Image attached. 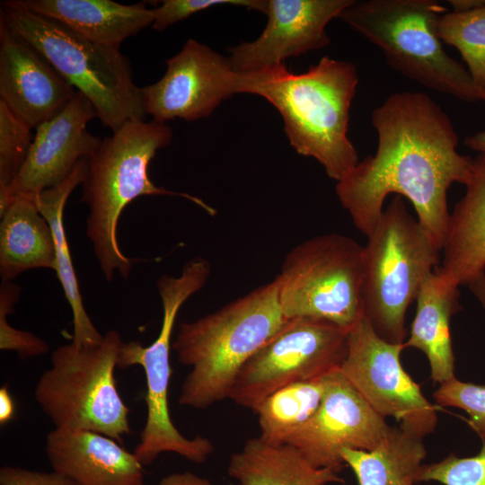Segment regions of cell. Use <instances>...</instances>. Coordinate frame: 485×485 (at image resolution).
I'll list each match as a JSON object with an SVG mask.
<instances>
[{
    "mask_svg": "<svg viewBox=\"0 0 485 485\" xmlns=\"http://www.w3.org/2000/svg\"><path fill=\"white\" fill-rule=\"evenodd\" d=\"M123 344L119 332L110 330L98 344L70 342L52 352L34 399L55 428L93 431L122 444L131 432L130 410L114 376Z\"/></svg>",
    "mask_w": 485,
    "mask_h": 485,
    "instance_id": "obj_7",
    "label": "cell"
},
{
    "mask_svg": "<svg viewBox=\"0 0 485 485\" xmlns=\"http://www.w3.org/2000/svg\"><path fill=\"white\" fill-rule=\"evenodd\" d=\"M45 452L52 471L78 485H145L144 466L134 453L105 435L54 428Z\"/></svg>",
    "mask_w": 485,
    "mask_h": 485,
    "instance_id": "obj_18",
    "label": "cell"
},
{
    "mask_svg": "<svg viewBox=\"0 0 485 485\" xmlns=\"http://www.w3.org/2000/svg\"><path fill=\"white\" fill-rule=\"evenodd\" d=\"M323 391L322 376L272 392L253 411L258 417L259 436L270 445L286 444L316 412Z\"/></svg>",
    "mask_w": 485,
    "mask_h": 485,
    "instance_id": "obj_26",
    "label": "cell"
},
{
    "mask_svg": "<svg viewBox=\"0 0 485 485\" xmlns=\"http://www.w3.org/2000/svg\"><path fill=\"white\" fill-rule=\"evenodd\" d=\"M440 40L461 54L475 86L485 94V5L446 12L436 25Z\"/></svg>",
    "mask_w": 485,
    "mask_h": 485,
    "instance_id": "obj_27",
    "label": "cell"
},
{
    "mask_svg": "<svg viewBox=\"0 0 485 485\" xmlns=\"http://www.w3.org/2000/svg\"><path fill=\"white\" fill-rule=\"evenodd\" d=\"M172 138V128L164 122L130 120L111 136L101 139L87 158V172L81 185V200L89 207L86 236L109 282L113 280L117 271L123 278H128L132 269V260L119 248L117 231L122 211L137 198L178 196L211 216L216 214L201 198L158 187L151 181L149 163Z\"/></svg>",
    "mask_w": 485,
    "mask_h": 485,
    "instance_id": "obj_4",
    "label": "cell"
},
{
    "mask_svg": "<svg viewBox=\"0 0 485 485\" xmlns=\"http://www.w3.org/2000/svg\"><path fill=\"white\" fill-rule=\"evenodd\" d=\"M447 8L435 0L353 1L339 19L376 46L403 76L466 102H485L467 68L445 50L436 25Z\"/></svg>",
    "mask_w": 485,
    "mask_h": 485,
    "instance_id": "obj_5",
    "label": "cell"
},
{
    "mask_svg": "<svg viewBox=\"0 0 485 485\" xmlns=\"http://www.w3.org/2000/svg\"><path fill=\"white\" fill-rule=\"evenodd\" d=\"M463 142L468 148L485 156V130L468 136Z\"/></svg>",
    "mask_w": 485,
    "mask_h": 485,
    "instance_id": "obj_36",
    "label": "cell"
},
{
    "mask_svg": "<svg viewBox=\"0 0 485 485\" xmlns=\"http://www.w3.org/2000/svg\"><path fill=\"white\" fill-rule=\"evenodd\" d=\"M1 15L93 105L112 132L144 120L141 88L119 48L93 42L56 20L2 4Z\"/></svg>",
    "mask_w": 485,
    "mask_h": 485,
    "instance_id": "obj_8",
    "label": "cell"
},
{
    "mask_svg": "<svg viewBox=\"0 0 485 485\" xmlns=\"http://www.w3.org/2000/svg\"><path fill=\"white\" fill-rule=\"evenodd\" d=\"M323 396L313 416L286 444L314 467L341 471L344 448L370 451L391 429L343 375L340 368L323 376Z\"/></svg>",
    "mask_w": 485,
    "mask_h": 485,
    "instance_id": "obj_13",
    "label": "cell"
},
{
    "mask_svg": "<svg viewBox=\"0 0 485 485\" xmlns=\"http://www.w3.org/2000/svg\"><path fill=\"white\" fill-rule=\"evenodd\" d=\"M348 330L312 319H291L243 366L229 399L254 411L275 391L340 368Z\"/></svg>",
    "mask_w": 485,
    "mask_h": 485,
    "instance_id": "obj_11",
    "label": "cell"
},
{
    "mask_svg": "<svg viewBox=\"0 0 485 485\" xmlns=\"http://www.w3.org/2000/svg\"><path fill=\"white\" fill-rule=\"evenodd\" d=\"M463 197L450 214L438 271L457 286L485 274V156L473 159Z\"/></svg>",
    "mask_w": 485,
    "mask_h": 485,
    "instance_id": "obj_20",
    "label": "cell"
},
{
    "mask_svg": "<svg viewBox=\"0 0 485 485\" xmlns=\"http://www.w3.org/2000/svg\"><path fill=\"white\" fill-rule=\"evenodd\" d=\"M358 84L351 62L323 57L302 74L285 64L237 73L236 93L266 99L281 114L291 146L314 158L339 181L359 162L348 137L349 110Z\"/></svg>",
    "mask_w": 485,
    "mask_h": 485,
    "instance_id": "obj_2",
    "label": "cell"
},
{
    "mask_svg": "<svg viewBox=\"0 0 485 485\" xmlns=\"http://www.w3.org/2000/svg\"><path fill=\"white\" fill-rule=\"evenodd\" d=\"M354 0H268V22L259 38L228 49L236 73L283 65L330 44L326 26Z\"/></svg>",
    "mask_w": 485,
    "mask_h": 485,
    "instance_id": "obj_16",
    "label": "cell"
},
{
    "mask_svg": "<svg viewBox=\"0 0 485 485\" xmlns=\"http://www.w3.org/2000/svg\"><path fill=\"white\" fill-rule=\"evenodd\" d=\"M468 287L485 308V274L471 283Z\"/></svg>",
    "mask_w": 485,
    "mask_h": 485,
    "instance_id": "obj_38",
    "label": "cell"
},
{
    "mask_svg": "<svg viewBox=\"0 0 485 485\" xmlns=\"http://www.w3.org/2000/svg\"><path fill=\"white\" fill-rule=\"evenodd\" d=\"M448 3L455 12L471 11L485 5V0H449Z\"/></svg>",
    "mask_w": 485,
    "mask_h": 485,
    "instance_id": "obj_37",
    "label": "cell"
},
{
    "mask_svg": "<svg viewBox=\"0 0 485 485\" xmlns=\"http://www.w3.org/2000/svg\"><path fill=\"white\" fill-rule=\"evenodd\" d=\"M404 344L380 338L361 315L348 332L346 357L340 372L384 419L423 439L437 425L436 406L423 394L401 362Z\"/></svg>",
    "mask_w": 485,
    "mask_h": 485,
    "instance_id": "obj_12",
    "label": "cell"
},
{
    "mask_svg": "<svg viewBox=\"0 0 485 485\" xmlns=\"http://www.w3.org/2000/svg\"><path fill=\"white\" fill-rule=\"evenodd\" d=\"M377 134L373 155L337 181L336 194L366 237L379 223L390 194L405 197L441 251L450 213L447 191L470 181L473 159L458 153V135L442 107L427 93L397 92L372 111Z\"/></svg>",
    "mask_w": 485,
    "mask_h": 485,
    "instance_id": "obj_1",
    "label": "cell"
},
{
    "mask_svg": "<svg viewBox=\"0 0 485 485\" xmlns=\"http://www.w3.org/2000/svg\"><path fill=\"white\" fill-rule=\"evenodd\" d=\"M32 128L0 100V195L14 181L26 160Z\"/></svg>",
    "mask_w": 485,
    "mask_h": 485,
    "instance_id": "obj_28",
    "label": "cell"
},
{
    "mask_svg": "<svg viewBox=\"0 0 485 485\" xmlns=\"http://www.w3.org/2000/svg\"><path fill=\"white\" fill-rule=\"evenodd\" d=\"M94 118L93 105L76 91L54 117L35 128L25 162L8 190L0 195V213L16 196L36 197L61 183L92 154L101 141L87 129Z\"/></svg>",
    "mask_w": 485,
    "mask_h": 485,
    "instance_id": "obj_15",
    "label": "cell"
},
{
    "mask_svg": "<svg viewBox=\"0 0 485 485\" xmlns=\"http://www.w3.org/2000/svg\"><path fill=\"white\" fill-rule=\"evenodd\" d=\"M0 275L13 281L34 269L56 271L53 233L40 212L35 197L16 196L0 213Z\"/></svg>",
    "mask_w": 485,
    "mask_h": 485,
    "instance_id": "obj_22",
    "label": "cell"
},
{
    "mask_svg": "<svg viewBox=\"0 0 485 485\" xmlns=\"http://www.w3.org/2000/svg\"><path fill=\"white\" fill-rule=\"evenodd\" d=\"M364 246L362 315L384 340L402 344L405 315L441 251L400 196L384 209Z\"/></svg>",
    "mask_w": 485,
    "mask_h": 485,
    "instance_id": "obj_6",
    "label": "cell"
},
{
    "mask_svg": "<svg viewBox=\"0 0 485 485\" xmlns=\"http://www.w3.org/2000/svg\"><path fill=\"white\" fill-rule=\"evenodd\" d=\"M211 274V265L202 257L186 262L179 276L162 275L156 281L162 302L163 322L157 338L147 347L139 341L124 342L119 368L140 366L146 383V419L134 454L143 466L150 465L163 453H173L194 463H203L215 446L207 437L184 436L173 424L169 410L172 375L170 352L172 335L183 304L201 290Z\"/></svg>",
    "mask_w": 485,
    "mask_h": 485,
    "instance_id": "obj_9",
    "label": "cell"
},
{
    "mask_svg": "<svg viewBox=\"0 0 485 485\" xmlns=\"http://www.w3.org/2000/svg\"><path fill=\"white\" fill-rule=\"evenodd\" d=\"M21 287L13 281L0 287V349L15 351L21 358L41 356L49 351L48 344L40 337L9 324L7 316L19 301Z\"/></svg>",
    "mask_w": 485,
    "mask_h": 485,
    "instance_id": "obj_30",
    "label": "cell"
},
{
    "mask_svg": "<svg viewBox=\"0 0 485 485\" xmlns=\"http://www.w3.org/2000/svg\"><path fill=\"white\" fill-rule=\"evenodd\" d=\"M433 397L441 407H454L465 411L470 428L485 441V384L463 382L455 376L440 384Z\"/></svg>",
    "mask_w": 485,
    "mask_h": 485,
    "instance_id": "obj_31",
    "label": "cell"
},
{
    "mask_svg": "<svg viewBox=\"0 0 485 485\" xmlns=\"http://www.w3.org/2000/svg\"><path fill=\"white\" fill-rule=\"evenodd\" d=\"M152 9V28L163 31L169 26L187 19L190 15L218 4H232L255 10L263 13L268 11V0H163Z\"/></svg>",
    "mask_w": 485,
    "mask_h": 485,
    "instance_id": "obj_32",
    "label": "cell"
},
{
    "mask_svg": "<svg viewBox=\"0 0 485 485\" xmlns=\"http://www.w3.org/2000/svg\"><path fill=\"white\" fill-rule=\"evenodd\" d=\"M459 286L437 268L423 281L416 297V313L405 348L423 352L428 361L430 378L443 384L454 375V354L450 332L452 316L461 309Z\"/></svg>",
    "mask_w": 485,
    "mask_h": 485,
    "instance_id": "obj_21",
    "label": "cell"
},
{
    "mask_svg": "<svg viewBox=\"0 0 485 485\" xmlns=\"http://www.w3.org/2000/svg\"><path fill=\"white\" fill-rule=\"evenodd\" d=\"M417 481H434L442 485H485V441L472 456L460 457L450 454L438 462L424 463Z\"/></svg>",
    "mask_w": 485,
    "mask_h": 485,
    "instance_id": "obj_29",
    "label": "cell"
},
{
    "mask_svg": "<svg viewBox=\"0 0 485 485\" xmlns=\"http://www.w3.org/2000/svg\"><path fill=\"white\" fill-rule=\"evenodd\" d=\"M364 246L347 235L314 236L291 249L274 278L285 317L349 330L362 315Z\"/></svg>",
    "mask_w": 485,
    "mask_h": 485,
    "instance_id": "obj_10",
    "label": "cell"
},
{
    "mask_svg": "<svg viewBox=\"0 0 485 485\" xmlns=\"http://www.w3.org/2000/svg\"><path fill=\"white\" fill-rule=\"evenodd\" d=\"M287 321L273 279L214 313L181 322L172 348L190 371L179 404L204 410L229 399L243 366Z\"/></svg>",
    "mask_w": 485,
    "mask_h": 485,
    "instance_id": "obj_3",
    "label": "cell"
},
{
    "mask_svg": "<svg viewBox=\"0 0 485 485\" xmlns=\"http://www.w3.org/2000/svg\"><path fill=\"white\" fill-rule=\"evenodd\" d=\"M86 172L87 158L83 159L61 183L35 197L38 208L48 220L53 233L56 272L73 313L72 342L78 346L98 344L103 339L84 308L64 226L66 203L73 190L82 185Z\"/></svg>",
    "mask_w": 485,
    "mask_h": 485,
    "instance_id": "obj_24",
    "label": "cell"
},
{
    "mask_svg": "<svg viewBox=\"0 0 485 485\" xmlns=\"http://www.w3.org/2000/svg\"><path fill=\"white\" fill-rule=\"evenodd\" d=\"M237 73L228 58L208 46L189 39L166 61L162 78L141 88L146 114L154 120L194 121L209 117L236 93Z\"/></svg>",
    "mask_w": 485,
    "mask_h": 485,
    "instance_id": "obj_14",
    "label": "cell"
},
{
    "mask_svg": "<svg viewBox=\"0 0 485 485\" xmlns=\"http://www.w3.org/2000/svg\"><path fill=\"white\" fill-rule=\"evenodd\" d=\"M158 485H213L207 479L190 472H174L161 479Z\"/></svg>",
    "mask_w": 485,
    "mask_h": 485,
    "instance_id": "obj_34",
    "label": "cell"
},
{
    "mask_svg": "<svg viewBox=\"0 0 485 485\" xmlns=\"http://www.w3.org/2000/svg\"><path fill=\"white\" fill-rule=\"evenodd\" d=\"M75 93L50 62L0 15V100L36 128Z\"/></svg>",
    "mask_w": 485,
    "mask_h": 485,
    "instance_id": "obj_17",
    "label": "cell"
},
{
    "mask_svg": "<svg viewBox=\"0 0 485 485\" xmlns=\"http://www.w3.org/2000/svg\"><path fill=\"white\" fill-rule=\"evenodd\" d=\"M340 471L312 465L288 444L270 445L260 436L246 440L232 454L228 475L237 485H328L344 483Z\"/></svg>",
    "mask_w": 485,
    "mask_h": 485,
    "instance_id": "obj_23",
    "label": "cell"
},
{
    "mask_svg": "<svg viewBox=\"0 0 485 485\" xmlns=\"http://www.w3.org/2000/svg\"><path fill=\"white\" fill-rule=\"evenodd\" d=\"M427 450L423 439L392 427L373 450L344 448L341 458L358 485H416Z\"/></svg>",
    "mask_w": 485,
    "mask_h": 485,
    "instance_id": "obj_25",
    "label": "cell"
},
{
    "mask_svg": "<svg viewBox=\"0 0 485 485\" xmlns=\"http://www.w3.org/2000/svg\"><path fill=\"white\" fill-rule=\"evenodd\" d=\"M0 485H78L54 471L37 472L18 466L0 468Z\"/></svg>",
    "mask_w": 485,
    "mask_h": 485,
    "instance_id": "obj_33",
    "label": "cell"
},
{
    "mask_svg": "<svg viewBox=\"0 0 485 485\" xmlns=\"http://www.w3.org/2000/svg\"><path fill=\"white\" fill-rule=\"evenodd\" d=\"M15 405L12 394L6 386L0 388V425L4 426L13 419Z\"/></svg>",
    "mask_w": 485,
    "mask_h": 485,
    "instance_id": "obj_35",
    "label": "cell"
},
{
    "mask_svg": "<svg viewBox=\"0 0 485 485\" xmlns=\"http://www.w3.org/2000/svg\"><path fill=\"white\" fill-rule=\"evenodd\" d=\"M3 4L56 20L93 42L116 48L154 21L152 9L144 2L124 4L111 0H6Z\"/></svg>",
    "mask_w": 485,
    "mask_h": 485,
    "instance_id": "obj_19",
    "label": "cell"
}]
</instances>
